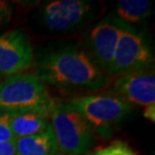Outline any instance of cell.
I'll return each instance as SVG.
<instances>
[{
  "instance_id": "cell-3",
  "label": "cell",
  "mask_w": 155,
  "mask_h": 155,
  "mask_svg": "<svg viewBox=\"0 0 155 155\" xmlns=\"http://www.w3.org/2000/svg\"><path fill=\"white\" fill-rule=\"evenodd\" d=\"M58 150L64 155H87L94 144V130L66 102H55L49 112Z\"/></svg>"
},
{
  "instance_id": "cell-2",
  "label": "cell",
  "mask_w": 155,
  "mask_h": 155,
  "mask_svg": "<svg viewBox=\"0 0 155 155\" xmlns=\"http://www.w3.org/2000/svg\"><path fill=\"white\" fill-rule=\"evenodd\" d=\"M54 103L35 74L20 73L0 81V112H36L48 117Z\"/></svg>"
},
{
  "instance_id": "cell-1",
  "label": "cell",
  "mask_w": 155,
  "mask_h": 155,
  "mask_svg": "<svg viewBox=\"0 0 155 155\" xmlns=\"http://www.w3.org/2000/svg\"><path fill=\"white\" fill-rule=\"evenodd\" d=\"M36 76L42 83L61 90L99 91L110 83L109 75L92 55L77 46H68L46 54Z\"/></svg>"
},
{
  "instance_id": "cell-8",
  "label": "cell",
  "mask_w": 155,
  "mask_h": 155,
  "mask_svg": "<svg viewBox=\"0 0 155 155\" xmlns=\"http://www.w3.org/2000/svg\"><path fill=\"white\" fill-rule=\"evenodd\" d=\"M125 25L115 16H109L96 24L89 35L90 54L107 74L113 61L120 33Z\"/></svg>"
},
{
  "instance_id": "cell-10",
  "label": "cell",
  "mask_w": 155,
  "mask_h": 155,
  "mask_svg": "<svg viewBox=\"0 0 155 155\" xmlns=\"http://www.w3.org/2000/svg\"><path fill=\"white\" fill-rule=\"evenodd\" d=\"M14 149L15 155H57L58 151L51 126L38 134L15 139Z\"/></svg>"
},
{
  "instance_id": "cell-15",
  "label": "cell",
  "mask_w": 155,
  "mask_h": 155,
  "mask_svg": "<svg viewBox=\"0 0 155 155\" xmlns=\"http://www.w3.org/2000/svg\"><path fill=\"white\" fill-rule=\"evenodd\" d=\"M13 14V7L8 1L0 0V28L10 21Z\"/></svg>"
},
{
  "instance_id": "cell-16",
  "label": "cell",
  "mask_w": 155,
  "mask_h": 155,
  "mask_svg": "<svg viewBox=\"0 0 155 155\" xmlns=\"http://www.w3.org/2000/svg\"><path fill=\"white\" fill-rule=\"evenodd\" d=\"M0 155H15L14 142L0 143Z\"/></svg>"
},
{
  "instance_id": "cell-6",
  "label": "cell",
  "mask_w": 155,
  "mask_h": 155,
  "mask_svg": "<svg viewBox=\"0 0 155 155\" xmlns=\"http://www.w3.org/2000/svg\"><path fill=\"white\" fill-rule=\"evenodd\" d=\"M32 48L19 29L0 35V75L10 77L24 73L32 64Z\"/></svg>"
},
{
  "instance_id": "cell-14",
  "label": "cell",
  "mask_w": 155,
  "mask_h": 155,
  "mask_svg": "<svg viewBox=\"0 0 155 155\" xmlns=\"http://www.w3.org/2000/svg\"><path fill=\"white\" fill-rule=\"evenodd\" d=\"M14 141L15 138L10 128V114L0 112V143Z\"/></svg>"
},
{
  "instance_id": "cell-5",
  "label": "cell",
  "mask_w": 155,
  "mask_h": 155,
  "mask_svg": "<svg viewBox=\"0 0 155 155\" xmlns=\"http://www.w3.org/2000/svg\"><path fill=\"white\" fill-rule=\"evenodd\" d=\"M153 61L154 54L147 38L126 24L120 33L108 74L119 77L149 70Z\"/></svg>"
},
{
  "instance_id": "cell-17",
  "label": "cell",
  "mask_w": 155,
  "mask_h": 155,
  "mask_svg": "<svg viewBox=\"0 0 155 155\" xmlns=\"http://www.w3.org/2000/svg\"><path fill=\"white\" fill-rule=\"evenodd\" d=\"M143 116L145 118H147V119H149L150 121H152L154 123V121H155V104L149 105V106L145 107Z\"/></svg>"
},
{
  "instance_id": "cell-18",
  "label": "cell",
  "mask_w": 155,
  "mask_h": 155,
  "mask_svg": "<svg viewBox=\"0 0 155 155\" xmlns=\"http://www.w3.org/2000/svg\"><path fill=\"white\" fill-rule=\"evenodd\" d=\"M0 81H1V78H0Z\"/></svg>"
},
{
  "instance_id": "cell-7",
  "label": "cell",
  "mask_w": 155,
  "mask_h": 155,
  "mask_svg": "<svg viewBox=\"0 0 155 155\" xmlns=\"http://www.w3.org/2000/svg\"><path fill=\"white\" fill-rule=\"evenodd\" d=\"M111 94L130 105L146 107L155 104L154 72L149 69L119 76L113 83Z\"/></svg>"
},
{
  "instance_id": "cell-13",
  "label": "cell",
  "mask_w": 155,
  "mask_h": 155,
  "mask_svg": "<svg viewBox=\"0 0 155 155\" xmlns=\"http://www.w3.org/2000/svg\"><path fill=\"white\" fill-rule=\"evenodd\" d=\"M90 155H137L128 144L122 141H115L107 146L95 150Z\"/></svg>"
},
{
  "instance_id": "cell-12",
  "label": "cell",
  "mask_w": 155,
  "mask_h": 155,
  "mask_svg": "<svg viewBox=\"0 0 155 155\" xmlns=\"http://www.w3.org/2000/svg\"><path fill=\"white\" fill-rule=\"evenodd\" d=\"M151 6L148 0H119L115 8V17L125 24L139 23L151 14Z\"/></svg>"
},
{
  "instance_id": "cell-9",
  "label": "cell",
  "mask_w": 155,
  "mask_h": 155,
  "mask_svg": "<svg viewBox=\"0 0 155 155\" xmlns=\"http://www.w3.org/2000/svg\"><path fill=\"white\" fill-rule=\"evenodd\" d=\"M91 8L92 4L85 0H55L43 7L41 17L48 29L63 31L79 26Z\"/></svg>"
},
{
  "instance_id": "cell-4",
  "label": "cell",
  "mask_w": 155,
  "mask_h": 155,
  "mask_svg": "<svg viewBox=\"0 0 155 155\" xmlns=\"http://www.w3.org/2000/svg\"><path fill=\"white\" fill-rule=\"evenodd\" d=\"M66 103L88 121L94 131H111L131 113L132 105L112 94L75 97Z\"/></svg>"
},
{
  "instance_id": "cell-11",
  "label": "cell",
  "mask_w": 155,
  "mask_h": 155,
  "mask_svg": "<svg viewBox=\"0 0 155 155\" xmlns=\"http://www.w3.org/2000/svg\"><path fill=\"white\" fill-rule=\"evenodd\" d=\"M10 114V128L14 138L38 134L51 126L48 116L36 112H15Z\"/></svg>"
}]
</instances>
